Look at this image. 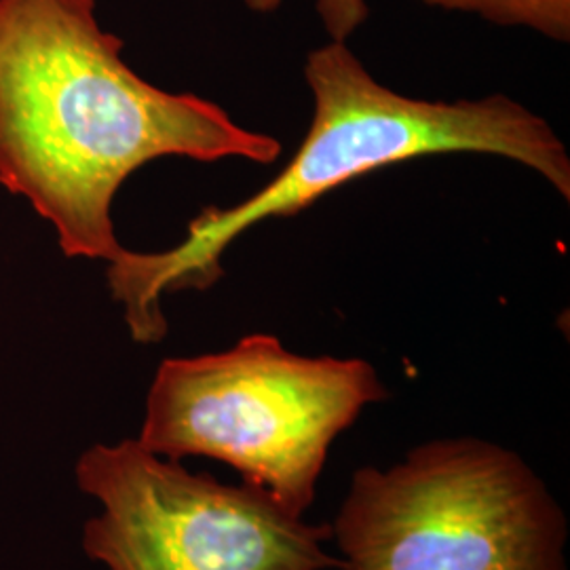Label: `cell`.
<instances>
[{
  "mask_svg": "<svg viewBox=\"0 0 570 570\" xmlns=\"http://www.w3.org/2000/svg\"><path fill=\"white\" fill-rule=\"evenodd\" d=\"M247 9L256 13H273L284 0H244ZM317 16L330 41L346 42L367 20V0H317Z\"/></svg>",
  "mask_w": 570,
  "mask_h": 570,
  "instance_id": "52a82bcc",
  "label": "cell"
},
{
  "mask_svg": "<svg viewBox=\"0 0 570 570\" xmlns=\"http://www.w3.org/2000/svg\"><path fill=\"white\" fill-rule=\"evenodd\" d=\"M334 570H567V520L513 450L433 440L357 469L334 520Z\"/></svg>",
  "mask_w": 570,
  "mask_h": 570,
  "instance_id": "277c9868",
  "label": "cell"
},
{
  "mask_svg": "<svg viewBox=\"0 0 570 570\" xmlns=\"http://www.w3.org/2000/svg\"><path fill=\"white\" fill-rule=\"evenodd\" d=\"M98 503L82 550L106 570H330L332 529L308 524L273 494L223 484L138 444H96L77 468Z\"/></svg>",
  "mask_w": 570,
  "mask_h": 570,
  "instance_id": "5b68a950",
  "label": "cell"
},
{
  "mask_svg": "<svg viewBox=\"0 0 570 570\" xmlns=\"http://www.w3.org/2000/svg\"><path fill=\"white\" fill-rule=\"evenodd\" d=\"M425 7L478 16L503 28H527L551 41H570V0H416Z\"/></svg>",
  "mask_w": 570,
  "mask_h": 570,
  "instance_id": "8992f818",
  "label": "cell"
},
{
  "mask_svg": "<svg viewBox=\"0 0 570 570\" xmlns=\"http://www.w3.org/2000/svg\"><path fill=\"white\" fill-rule=\"evenodd\" d=\"M305 81L313 119L284 169L233 207H205L183 244L167 252L125 249L108 265L112 298L140 345L167 334L161 298L180 289H207L225 277L226 249L252 226L289 218L346 183L389 165L431 155H494L539 174L570 199V157L550 122L505 94L480 100L433 102L407 98L376 81L346 42L308 53Z\"/></svg>",
  "mask_w": 570,
  "mask_h": 570,
  "instance_id": "7a4b0ae2",
  "label": "cell"
},
{
  "mask_svg": "<svg viewBox=\"0 0 570 570\" xmlns=\"http://www.w3.org/2000/svg\"><path fill=\"white\" fill-rule=\"evenodd\" d=\"M284 146L129 68L96 0H0V184L56 226L70 258L117 263L112 202L150 161L273 165Z\"/></svg>",
  "mask_w": 570,
  "mask_h": 570,
  "instance_id": "6da1fadb",
  "label": "cell"
},
{
  "mask_svg": "<svg viewBox=\"0 0 570 570\" xmlns=\"http://www.w3.org/2000/svg\"><path fill=\"white\" fill-rule=\"evenodd\" d=\"M387 397L366 360L306 357L247 334L220 353L161 362L136 440L165 459L226 463L305 515L336 438Z\"/></svg>",
  "mask_w": 570,
  "mask_h": 570,
  "instance_id": "3957f363",
  "label": "cell"
}]
</instances>
